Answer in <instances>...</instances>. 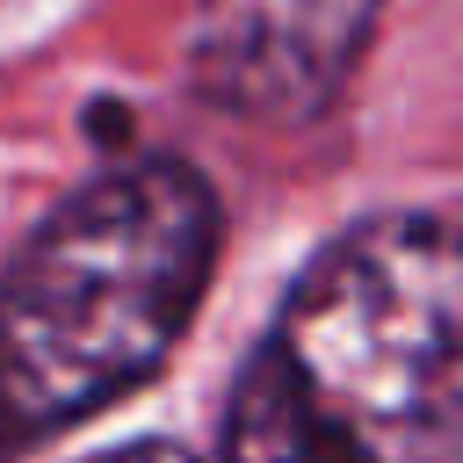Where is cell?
<instances>
[{"mask_svg":"<svg viewBox=\"0 0 463 463\" xmlns=\"http://www.w3.org/2000/svg\"><path fill=\"white\" fill-rule=\"evenodd\" d=\"M383 0H203L195 80L253 123H311L354 72Z\"/></svg>","mask_w":463,"mask_h":463,"instance_id":"obj_3","label":"cell"},{"mask_svg":"<svg viewBox=\"0 0 463 463\" xmlns=\"http://www.w3.org/2000/svg\"><path fill=\"white\" fill-rule=\"evenodd\" d=\"M0 441H7V427H0Z\"/></svg>","mask_w":463,"mask_h":463,"instance_id":"obj_5","label":"cell"},{"mask_svg":"<svg viewBox=\"0 0 463 463\" xmlns=\"http://www.w3.org/2000/svg\"><path fill=\"white\" fill-rule=\"evenodd\" d=\"M224 463H463V268L441 217L333 239L260 340Z\"/></svg>","mask_w":463,"mask_h":463,"instance_id":"obj_1","label":"cell"},{"mask_svg":"<svg viewBox=\"0 0 463 463\" xmlns=\"http://www.w3.org/2000/svg\"><path fill=\"white\" fill-rule=\"evenodd\" d=\"M94 463H195V456H181L174 441H130V449H116V456H94Z\"/></svg>","mask_w":463,"mask_h":463,"instance_id":"obj_4","label":"cell"},{"mask_svg":"<svg viewBox=\"0 0 463 463\" xmlns=\"http://www.w3.org/2000/svg\"><path fill=\"white\" fill-rule=\"evenodd\" d=\"M217 260V203L181 159H137L43 217L0 282V427L51 434L137 391Z\"/></svg>","mask_w":463,"mask_h":463,"instance_id":"obj_2","label":"cell"}]
</instances>
